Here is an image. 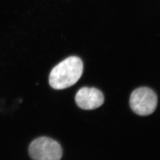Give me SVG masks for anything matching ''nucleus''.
Segmentation results:
<instances>
[{
    "instance_id": "nucleus-1",
    "label": "nucleus",
    "mask_w": 160,
    "mask_h": 160,
    "mask_svg": "<svg viewBox=\"0 0 160 160\" xmlns=\"http://www.w3.org/2000/svg\"><path fill=\"white\" fill-rule=\"evenodd\" d=\"M83 72V63L80 58L70 57L52 69L49 82L55 90L70 87L80 80Z\"/></svg>"
},
{
    "instance_id": "nucleus-2",
    "label": "nucleus",
    "mask_w": 160,
    "mask_h": 160,
    "mask_svg": "<svg viewBox=\"0 0 160 160\" xmlns=\"http://www.w3.org/2000/svg\"><path fill=\"white\" fill-rule=\"evenodd\" d=\"M29 154L33 160H60L62 150L59 143L48 137H40L30 143Z\"/></svg>"
},
{
    "instance_id": "nucleus-3",
    "label": "nucleus",
    "mask_w": 160,
    "mask_h": 160,
    "mask_svg": "<svg viewBox=\"0 0 160 160\" xmlns=\"http://www.w3.org/2000/svg\"><path fill=\"white\" fill-rule=\"evenodd\" d=\"M157 102L155 92L148 87H141L134 90L129 100L132 110L141 116L152 114L156 109Z\"/></svg>"
},
{
    "instance_id": "nucleus-4",
    "label": "nucleus",
    "mask_w": 160,
    "mask_h": 160,
    "mask_svg": "<svg viewBox=\"0 0 160 160\" xmlns=\"http://www.w3.org/2000/svg\"><path fill=\"white\" fill-rule=\"evenodd\" d=\"M75 100L81 109L92 110L100 107L104 99L103 93L97 88L82 87L76 94Z\"/></svg>"
}]
</instances>
